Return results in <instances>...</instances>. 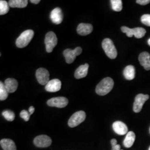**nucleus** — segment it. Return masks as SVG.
Wrapping results in <instances>:
<instances>
[{
    "instance_id": "1",
    "label": "nucleus",
    "mask_w": 150,
    "mask_h": 150,
    "mask_svg": "<svg viewBox=\"0 0 150 150\" xmlns=\"http://www.w3.org/2000/svg\"><path fill=\"white\" fill-rule=\"evenodd\" d=\"M114 86L113 80L110 77L103 79L96 86V92L100 96H105L108 94Z\"/></svg>"
},
{
    "instance_id": "2",
    "label": "nucleus",
    "mask_w": 150,
    "mask_h": 150,
    "mask_svg": "<svg viewBox=\"0 0 150 150\" xmlns=\"http://www.w3.org/2000/svg\"><path fill=\"white\" fill-rule=\"evenodd\" d=\"M34 36V32L32 30H27L22 32L20 36L17 38L16 46L18 48H24L26 47L32 40Z\"/></svg>"
},
{
    "instance_id": "3",
    "label": "nucleus",
    "mask_w": 150,
    "mask_h": 150,
    "mask_svg": "<svg viewBox=\"0 0 150 150\" xmlns=\"http://www.w3.org/2000/svg\"><path fill=\"white\" fill-rule=\"evenodd\" d=\"M102 47L105 54L111 59H115L117 56V50L112 41L110 38H105L103 40Z\"/></svg>"
},
{
    "instance_id": "4",
    "label": "nucleus",
    "mask_w": 150,
    "mask_h": 150,
    "mask_svg": "<svg viewBox=\"0 0 150 150\" xmlns=\"http://www.w3.org/2000/svg\"><path fill=\"white\" fill-rule=\"evenodd\" d=\"M121 31L125 33L129 38H132L133 36L137 38H142L146 34V31L142 27H136L134 28H129L126 26H122L121 28Z\"/></svg>"
},
{
    "instance_id": "5",
    "label": "nucleus",
    "mask_w": 150,
    "mask_h": 150,
    "mask_svg": "<svg viewBox=\"0 0 150 150\" xmlns=\"http://www.w3.org/2000/svg\"><path fill=\"white\" fill-rule=\"evenodd\" d=\"M45 43L46 50L48 53L52 52L54 47L57 44V38L54 32H48L45 36Z\"/></svg>"
},
{
    "instance_id": "6",
    "label": "nucleus",
    "mask_w": 150,
    "mask_h": 150,
    "mask_svg": "<svg viewBox=\"0 0 150 150\" xmlns=\"http://www.w3.org/2000/svg\"><path fill=\"white\" fill-rule=\"evenodd\" d=\"M86 116V113L84 111H77L71 116L69 120L68 125L71 128L75 127L85 120Z\"/></svg>"
},
{
    "instance_id": "7",
    "label": "nucleus",
    "mask_w": 150,
    "mask_h": 150,
    "mask_svg": "<svg viewBox=\"0 0 150 150\" xmlns=\"http://www.w3.org/2000/svg\"><path fill=\"white\" fill-rule=\"evenodd\" d=\"M82 52V49L77 47L74 50L67 48L64 51V55L67 64H72L74 62L77 56L80 55Z\"/></svg>"
},
{
    "instance_id": "8",
    "label": "nucleus",
    "mask_w": 150,
    "mask_h": 150,
    "mask_svg": "<svg viewBox=\"0 0 150 150\" xmlns=\"http://www.w3.org/2000/svg\"><path fill=\"white\" fill-rule=\"evenodd\" d=\"M149 98V96L148 95L144 94H139L135 97L133 106V110L134 112H139L142 110V108L145 102L148 100Z\"/></svg>"
},
{
    "instance_id": "9",
    "label": "nucleus",
    "mask_w": 150,
    "mask_h": 150,
    "mask_svg": "<svg viewBox=\"0 0 150 150\" xmlns=\"http://www.w3.org/2000/svg\"><path fill=\"white\" fill-rule=\"evenodd\" d=\"M47 103L49 106L51 107L64 108L68 105L69 100L64 97H57L48 100Z\"/></svg>"
},
{
    "instance_id": "10",
    "label": "nucleus",
    "mask_w": 150,
    "mask_h": 150,
    "mask_svg": "<svg viewBox=\"0 0 150 150\" xmlns=\"http://www.w3.org/2000/svg\"><path fill=\"white\" fill-rule=\"evenodd\" d=\"M36 78L40 84L46 85L50 81V74L48 70L44 68H40L36 71Z\"/></svg>"
},
{
    "instance_id": "11",
    "label": "nucleus",
    "mask_w": 150,
    "mask_h": 150,
    "mask_svg": "<svg viewBox=\"0 0 150 150\" xmlns=\"http://www.w3.org/2000/svg\"><path fill=\"white\" fill-rule=\"evenodd\" d=\"M34 144L38 147H47L52 144V139L47 135L38 136L33 141Z\"/></svg>"
},
{
    "instance_id": "12",
    "label": "nucleus",
    "mask_w": 150,
    "mask_h": 150,
    "mask_svg": "<svg viewBox=\"0 0 150 150\" xmlns=\"http://www.w3.org/2000/svg\"><path fill=\"white\" fill-rule=\"evenodd\" d=\"M63 13L61 9L59 7H57L51 11L50 14V18L52 22L56 24H60L63 20Z\"/></svg>"
},
{
    "instance_id": "13",
    "label": "nucleus",
    "mask_w": 150,
    "mask_h": 150,
    "mask_svg": "<svg viewBox=\"0 0 150 150\" xmlns=\"http://www.w3.org/2000/svg\"><path fill=\"white\" fill-rule=\"evenodd\" d=\"M113 131L119 135L127 134L128 132V127L125 123L121 121H116L112 125Z\"/></svg>"
},
{
    "instance_id": "14",
    "label": "nucleus",
    "mask_w": 150,
    "mask_h": 150,
    "mask_svg": "<svg viewBox=\"0 0 150 150\" xmlns=\"http://www.w3.org/2000/svg\"><path fill=\"white\" fill-rule=\"evenodd\" d=\"M61 88V82L59 79L50 80L45 86V90L50 92H56Z\"/></svg>"
},
{
    "instance_id": "15",
    "label": "nucleus",
    "mask_w": 150,
    "mask_h": 150,
    "mask_svg": "<svg viewBox=\"0 0 150 150\" xmlns=\"http://www.w3.org/2000/svg\"><path fill=\"white\" fill-rule=\"evenodd\" d=\"M93 31V26L90 23H80L77 28L78 34L81 36H86L90 34Z\"/></svg>"
},
{
    "instance_id": "16",
    "label": "nucleus",
    "mask_w": 150,
    "mask_h": 150,
    "mask_svg": "<svg viewBox=\"0 0 150 150\" xmlns=\"http://www.w3.org/2000/svg\"><path fill=\"white\" fill-rule=\"evenodd\" d=\"M139 63L147 71L150 70V54L147 52H143L139 54Z\"/></svg>"
},
{
    "instance_id": "17",
    "label": "nucleus",
    "mask_w": 150,
    "mask_h": 150,
    "mask_svg": "<svg viewBox=\"0 0 150 150\" xmlns=\"http://www.w3.org/2000/svg\"><path fill=\"white\" fill-rule=\"evenodd\" d=\"M89 65L87 64L81 65L75 71V77L76 79H80L85 77L88 74Z\"/></svg>"
},
{
    "instance_id": "18",
    "label": "nucleus",
    "mask_w": 150,
    "mask_h": 150,
    "mask_svg": "<svg viewBox=\"0 0 150 150\" xmlns=\"http://www.w3.org/2000/svg\"><path fill=\"white\" fill-rule=\"evenodd\" d=\"M4 85L8 93H13L17 89L18 82L14 79L8 78L6 80Z\"/></svg>"
},
{
    "instance_id": "19",
    "label": "nucleus",
    "mask_w": 150,
    "mask_h": 150,
    "mask_svg": "<svg viewBox=\"0 0 150 150\" xmlns=\"http://www.w3.org/2000/svg\"><path fill=\"white\" fill-rule=\"evenodd\" d=\"M136 136L133 131H129L126 136L125 139L123 140L124 146L126 148H129L132 146L134 144Z\"/></svg>"
},
{
    "instance_id": "20",
    "label": "nucleus",
    "mask_w": 150,
    "mask_h": 150,
    "mask_svg": "<svg viewBox=\"0 0 150 150\" xmlns=\"http://www.w3.org/2000/svg\"><path fill=\"white\" fill-rule=\"evenodd\" d=\"M0 144L4 150H16V144L12 139H1Z\"/></svg>"
},
{
    "instance_id": "21",
    "label": "nucleus",
    "mask_w": 150,
    "mask_h": 150,
    "mask_svg": "<svg viewBox=\"0 0 150 150\" xmlns=\"http://www.w3.org/2000/svg\"><path fill=\"white\" fill-rule=\"evenodd\" d=\"M123 76L126 80H132L135 77V69L134 66L129 65L123 70Z\"/></svg>"
},
{
    "instance_id": "22",
    "label": "nucleus",
    "mask_w": 150,
    "mask_h": 150,
    "mask_svg": "<svg viewBox=\"0 0 150 150\" xmlns=\"http://www.w3.org/2000/svg\"><path fill=\"white\" fill-rule=\"evenodd\" d=\"M27 4V0H10L8 1V5L12 8H25Z\"/></svg>"
},
{
    "instance_id": "23",
    "label": "nucleus",
    "mask_w": 150,
    "mask_h": 150,
    "mask_svg": "<svg viewBox=\"0 0 150 150\" xmlns=\"http://www.w3.org/2000/svg\"><path fill=\"white\" fill-rule=\"evenodd\" d=\"M10 10V6L8 2L4 0L0 1V15H4L7 13Z\"/></svg>"
},
{
    "instance_id": "24",
    "label": "nucleus",
    "mask_w": 150,
    "mask_h": 150,
    "mask_svg": "<svg viewBox=\"0 0 150 150\" xmlns=\"http://www.w3.org/2000/svg\"><path fill=\"white\" fill-rule=\"evenodd\" d=\"M110 2L113 11L120 12L122 10V1L121 0H111Z\"/></svg>"
},
{
    "instance_id": "25",
    "label": "nucleus",
    "mask_w": 150,
    "mask_h": 150,
    "mask_svg": "<svg viewBox=\"0 0 150 150\" xmlns=\"http://www.w3.org/2000/svg\"><path fill=\"white\" fill-rule=\"evenodd\" d=\"M8 96V92L5 86L4 83L0 82V100L4 101Z\"/></svg>"
},
{
    "instance_id": "26",
    "label": "nucleus",
    "mask_w": 150,
    "mask_h": 150,
    "mask_svg": "<svg viewBox=\"0 0 150 150\" xmlns=\"http://www.w3.org/2000/svg\"><path fill=\"white\" fill-rule=\"evenodd\" d=\"M2 116L5 117L6 120L8 121H12L15 118V113L11 110H5L3 111Z\"/></svg>"
},
{
    "instance_id": "27",
    "label": "nucleus",
    "mask_w": 150,
    "mask_h": 150,
    "mask_svg": "<svg viewBox=\"0 0 150 150\" xmlns=\"http://www.w3.org/2000/svg\"><path fill=\"white\" fill-rule=\"evenodd\" d=\"M141 21L143 24L150 27V15L145 14L141 18Z\"/></svg>"
},
{
    "instance_id": "28",
    "label": "nucleus",
    "mask_w": 150,
    "mask_h": 150,
    "mask_svg": "<svg viewBox=\"0 0 150 150\" xmlns=\"http://www.w3.org/2000/svg\"><path fill=\"white\" fill-rule=\"evenodd\" d=\"M30 114L28 111H27L25 110H22L21 112H20V117L22 118H23L25 121H29L30 118Z\"/></svg>"
},
{
    "instance_id": "29",
    "label": "nucleus",
    "mask_w": 150,
    "mask_h": 150,
    "mask_svg": "<svg viewBox=\"0 0 150 150\" xmlns=\"http://www.w3.org/2000/svg\"><path fill=\"white\" fill-rule=\"evenodd\" d=\"M111 144L112 146L111 150H123L121 149V146L117 144V140L116 139H112L111 140Z\"/></svg>"
},
{
    "instance_id": "30",
    "label": "nucleus",
    "mask_w": 150,
    "mask_h": 150,
    "mask_svg": "<svg viewBox=\"0 0 150 150\" xmlns=\"http://www.w3.org/2000/svg\"><path fill=\"white\" fill-rule=\"evenodd\" d=\"M150 2V0H137L136 3L141 5H146L149 4Z\"/></svg>"
},
{
    "instance_id": "31",
    "label": "nucleus",
    "mask_w": 150,
    "mask_h": 150,
    "mask_svg": "<svg viewBox=\"0 0 150 150\" xmlns=\"http://www.w3.org/2000/svg\"><path fill=\"white\" fill-rule=\"evenodd\" d=\"M28 112L30 113V115H32L33 112H35V108H34V107L33 106H30L29 109H28Z\"/></svg>"
},
{
    "instance_id": "32",
    "label": "nucleus",
    "mask_w": 150,
    "mask_h": 150,
    "mask_svg": "<svg viewBox=\"0 0 150 150\" xmlns=\"http://www.w3.org/2000/svg\"><path fill=\"white\" fill-rule=\"evenodd\" d=\"M30 2L33 4H38L40 2V0H31Z\"/></svg>"
},
{
    "instance_id": "33",
    "label": "nucleus",
    "mask_w": 150,
    "mask_h": 150,
    "mask_svg": "<svg viewBox=\"0 0 150 150\" xmlns=\"http://www.w3.org/2000/svg\"><path fill=\"white\" fill-rule=\"evenodd\" d=\"M147 42H148V44H149V45L150 46V38H149V40H148V41H147Z\"/></svg>"
},
{
    "instance_id": "34",
    "label": "nucleus",
    "mask_w": 150,
    "mask_h": 150,
    "mask_svg": "<svg viewBox=\"0 0 150 150\" xmlns=\"http://www.w3.org/2000/svg\"><path fill=\"white\" fill-rule=\"evenodd\" d=\"M149 150H150V147H149Z\"/></svg>"
},
{
    "instance_id": "35",
    "label": "nucleus",
    "mask_w": 150,
    "mask_h": 150,
    "mask_svg": "<svg viewBox=\"0 0 150 150\" xmlns=\"http://www.w3.org/2000/svg\"></svg>"
}]
</instances>
